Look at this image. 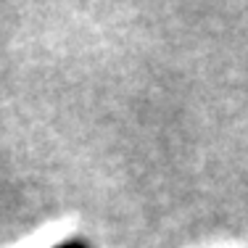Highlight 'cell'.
<instances>
[{"mask_svg":"<svg viewBox=\"0 0 248 248\" xmlns=\"http://www.w3.org/2000/svg\"><path fill=\"white\" fill-rule=\"evenodd\" d=\"M53 248H93L87 240H79V238H72V240H63V243L53 246Z\"/></svg>","mask_w":248,"mask_h":248,"instance_id":"1","label":"cell"}]
</instances>
